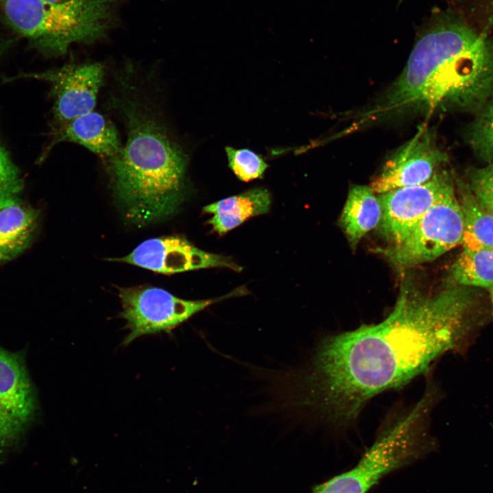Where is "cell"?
<instances>
[{
  "instance_id": "1",
  "label": "cell",
  "mask_w": 493,
  "mask_h": 493,
  "mask_svg": "<svg viewBox=\"0 0 493 493\" xmlns=\"http://www.w3.org/2000/svg\"><path fill=\"white\" fill-rule=\"evenodd\" d=\"M475 301L467 286L426 296L405 286L383 320L320 342L301 378V403L333 424L351 422L371 398L407 383L457 348Z\"/></svg>"
},
{
  "instance_id": "2",
  "label": "cell",
  "mask_w": 493,
  "mask_h": 493,
  "mask_svg": "<svg viewBox=\"0 0 493 493\" xmlns=\"http://www.w3.org/2000/svg\"><path fill=\"white\" fill-rule=\"evenodd\" d=\"M419 32L399 78L369 112L372 120L435 110L479 112L493 99V36L451 9Z\"/></svg>"
},
{
  "instance_id": "3",
  "label": "cell",
  "mask_w": 493,
  "mask_h": 493,
  "mask_svg": "<svg viewBox=\"0 0 493 493\" xmlns=\"http://www.w3.org/2000/svg\"><path fill=\"white\" fill-rule=\"evenodd\" d=\"M119 82L110 100L126 128L127 140L118 153L105 160L107 172L125 217L144 225L169 216L181 203L187 156L154 103L130 80Z\"/></svg>"
},
{
  "instance_id": "4",
  "label": "cell",
  "mask_w": 493,
  "mask_h": 493,
  "mask_svg": "<svg viewBox=\"0 0 493 493\" xmlns=\"http://www.w3.org/2000/svg\"><path fill=\"white\" fill-rule=\"evenodd\" d=\"M116 0H5L7 23L45 55L58 56L75 42L103 36Z\"/></svg>"
},
{
  "instance_id": "5",
  "label": "cell",
  "mask_w": 493,
  "mask_h": 493,
  "mask_svg": "<svg viewBox=\"0 0 493 493\" xmlns=\"http://www.w3.org/2000/svg\"><path fill=\"white\" fill-rule=\"evenodd\" d=\"M427 414L419 404L385 429L358 463L317 486L313 493H367L384 476L427 454L432 443Z\"/></svg>"
},
{
  "instance_id": "6",
  "label": "cell",
  "mask_w": 493,
  "mask_h": 493,
  "mask_svg": "<svg viewBox=\"0 0 493 493\" xmlns=\"http://www.w3.org/2000/svg\"><path fill=\"white\" fill-rule=\"evenodd\" d=\"M464 216L453 185L399 241L382 251L396 266L428 262L462 244Z\"/></svg>"
},
{
  "instance_id": "7",
  "label": "cell",
  "mask_w": 493,
  "mask_h": 493,
  "mask_svg": "<svg viewBox=\"0 0 493 493\" xmlns=\"http://www.w3.org/2000/svg\"><path fill=\"white\" fill-rule=\"evenodd\" d=\"M234 294L203 300H186L155 287L121 288V318L129 330L123 344L129 345L136 338L161 332H170L208 306Z\"/></svg>"
},
{
  "instance_id": "8",
  "label": "cell",
  "mask_w": 493,
  "mask_h": 493,
  "mask_svg": "<svg viewBox=\"0 0 493 493\" xmlns=\"http://www.w3.org/2000/svg\"><path fill=\"white\" fill-rule=\"evenodd\" d=\"M36 409L24 356L0 346V462L19 444Z\"/></svg>"
},
{
  "instance_id": "9",
  "label": "cell",
  "mask_w": 493,
  "mask_h": 493,
  "mask_svg": "<svg viewBox=\"0 0 493 493\" xmlns=\"http://www.w3.org/2000/svg\"><path fill=\"white\" fill-rule=\"evenodd\" d=\"M447 158L446 154L438 147L433 131L422 126L389 157L372 181L370 188L375 193L381 194L422 184L433 176Z\"/></svg>"
},
{
  "instance_id": "10",
  "label": "cell",
  "mask_w": 493,
  "mask_h": 493,
  "mask_svg": "<svg viewBox=\"0 0 493 493\" xmlns=\"http://www.w3.org/2000/svg\"><path fill=\"white\" fill-rule=\"evenodd\" d=\"M25 76L51 84L55 126H58L93 111L103 85L104 69L97 62L68 64Z\"/></svg>"
},
{
  "instance_id": "11",
  "label": "cell",
  "mask_w": 493,
  "mask_h": 493,
  "mask_svg": "<svg viewBox=\"0 0 493 493\" xmlns=\"http://www.w3.org/2000/svg\"><path fill=\"white\" fill-rule=\"evenodd\" d=\"M108 260L135 265L162 274L214 267H225L236 271L241 269L229 259L199 249L177 236L147 240L126 256Z\"/></svg>"
},
{
  "instance_id": "12",
  "label": "cell",
  "mask_w": 493,
  "mask_h": 493,
  "mask_svg": "<svg viewBox=\"0 0 493 493\" xmlns=\"http://www.w3.org/2000/svg\"><path fill=\"white\" fill-rule=\"evenodd\" d=\"M446 171H436L427 182L381 194V231L394 243L401 240L452 186Z\"/></svg>"
},
{
  "instance_id": "13",
  "label": "cell",
  "mask_w": 493,
  "mask_h": 493,
  "mask_svg": "<svg viewBox=\"0 0 493 493\" xmlns=\"http://www.w3.org/2000/svg\"><path fill=\"white\" fill-rule=\"evenodd\" d=\"M51 137L50 147L61 142H73L105 160L118 153L123 147L114 125L94 111L55 126Z\"/></svg>"
},
{
  "instance_id": "14",
  "label": "cell",
  "mask_w": 493,
  "mask_h": 493,
  "mask_svg": "<svg viewBox=\"0 0 493 493\" xmlns=\"http://www.w3.org/2000/svg\"><path fill=\"white\" fill-rule=\"evenodd\" d=\"M39 210L18 197L0 203V265L23 253L36 234Z\"/></svg>"
},
{
  "instance_id": "15",
  "label": "cell",
  "mask_w": 493,
  "mask_h": 493,
  "mask_svg": "<svg viewBox=\"0 0 493 493\" xmlns=\"http://www.w3.org/2000/svg\"><path fill=\"white\" fill-rule=\"evenodd\" d=\"M270 205V192L258 188L207 205L203 211L212 215L209 223L213 229L223 234L251 217L267 213Z\"/></svg>"
},
{
  "instance_id": "16",
  "label": "cell",
  "mask_w": 493,
  "mask_h": 493,
  "mask_svg": "<svg viewBox=\"0 0 493 493\" xmlns=\"http://www.w3.org/2000/svg\"><path fill=\"white\" fill-rule=\"evenodd\" d=\"M382 210L379 198L370 186H353L340 216V225L352 246L380 223Z\"/></svg>"
},
{
  "instance_id": "17",
  "label": "cell",
  "mask_w": 493,
  "mask_h": 493,
  "mask_svg": "<svg viewBox=\"0 0 493 493\" xmlns=\"http://www.w3.org/2000/svg\"><path fill=\"white\" fill-rule=\"evenodd\" d=\"M459 188L464 221L462 244L471 249H493V214L479 203L466 183L459 184Z\"/></svg>"
},
{
  "instance_id": "18",
  "label": "cell",
  "mask_w": 493,
  "mask_h": 493,
  "mask_svg": "<svg viewBox=\"0 0 493 493\" xmlns=\"http://www.w3.org/2000/svg\"><path fill=\"white\" fill-rule=\"evenodd\" d=\"M451 279L459 286L493 287V249L464 248L451 265Z\"/></svg>"
},
{
  "instance_id": "19",
  "label": "cell",
  "mask_w": 493,
  "mask_h": 493,
  "mask_svg": "<svg viewBox=\"0 0 493 493\" xmlns=\"http://www.w3.org/2000/svg\"><path fill=\"white\" fill-rule=\"evenodd\" d=\"M466 139L477 157L493 164V99L477 112L468 127Z\"/></svg>"
},
{
  "instance_id": "20",
  "label": "cell",
  "mask_w": 493,
  "mask_h": 493,
  "mask_svg": "<svg viewBox=\"0 0 493 493\" xmlns=\"http://www.w3.org/2000/svg\"><path fill=\"white\" fill-rule=\"evenodd\" d=\"M225 151L230 168L241 181L248 182L261 177L268 167L259 155L249 149L227 147Z\"/></svg>"
},
{
  "instance_id": "21",
  "label": "cell",
  "mask_w": 493,
  "mask_h": 493,
  "mask_svg": "<svg viewBox=\"0 0 493 493\" xmlns=\"http://www.w3.org/2000/svg\"><path fill=\"white\" fill-rule=\"evenodd\" d=\"M466 184L479 203L493 214V164L470 168Z\"/></svg>"
},
{
  "instance_id": "22",
  "label": "cell",
  "mask_w": 493,
  "mask_h": 493,
  "mask_svg": "<svg viewBox=\"0 0 493 493\" xmlns=\"http://www.w3.org/2000/svg\"><path fill=\"white\" fill-rule=\"evenodd\" d=\"M23 186V181L19 170L0 144V203L18 197Z\"/></svg>"
},
{
  "instance_id": "23",
  "label": "cell",
  "mask_w": 493,
  "mask_h": 493,
  "mask_svg": "<svg viewBox=\"0 0 493 493\" xmlns=\"http://www.w3.org/2000/svg\"><path fill=\"white\" fill-rule=\"evenodd\" d=\"M44 1H45L47 2H50V3H60V2H63L66 0H44Z\"/></svg>"
},
{
  "instance_id": "24",
  "label": "cell",
  "mask_w": 493,
  "mask_h": 493,
  "mask_svg": "<svg viewBox=\"0 0 493 493\" xmlns=\"http://www.w3.org/2000/svg\"><path fill=\"white\" fill-rule=\"evenodd\" d=\"M491 298H492V302L493 305V287L491 288Z\"/></svg>"
},
{
  "instance_id": "25",
  "label": "cell",
  "mask_w": 493,
  "mask_h": 493,
  "mask_svg": "<svg viewBox=\"0 0 493 493\" xmlns=\"http://www.w3.org/2000/svg\"><path fill=\"white\" fill-rule=\"evenodd\" d=\"M403 0H399L398 5L401 4Z\"/></svg>"
}]
</instances>
